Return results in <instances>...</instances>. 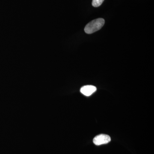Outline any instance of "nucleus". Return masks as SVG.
I'll list each match as a JSON object with an SVG mask.
<instances>
[{
	"mask_svg": "<svg viewBox=\"0 0 154 154\" xmlns=\"http://www.w3.org/2000/svg\"><path fill=\"white\" fill-rule=\"evenodd\" d=\"M105 20L99 18L93 20L87 24L85 28V31L88 34H91L100 30L105 24Z\"/></svg>",
	"mask_w": 154,
	"mask_h": 154,
	"instance_id": "1",
	"label": "nucleus"
},
{
	"mask_svg": "<svg viewBox=\"0 0 154 154\" xmlns=\"http://www.w3.org/2000/svg\"><path fill=\"white\" fill-rule=\"evenodd\" d=\"M111 140L110 137L107 134H101L94 137L93 142L96 145L99 146L110 142Z\"/></svg>",
	"mask_w": 154,
	"mask_h": 154,
	"instance_id": "2",
	"label": "nucleus"
},
{
	"mask_svg": "<svg viewBox=\"0 0 154 154\" xmlns=\"http://www.w3.org/2000/svg\"><path fill=\"white\" fill-rule=\"evenodd\" d=\"M96 90H97V89L95 86L86 85L82 87L80 91L82 94H84L85 96H91L93 93L96 92Z\"/></svg>",
	"mask_w": 154,
	"mask_h": 154,
	"instance_id": "3",
	"label": "nucleus"
},
{
	"mask_svg": "<svg viewBox=\"0 0 154 154\" xmlns=\"http://www.w3.org/2000/svg\"><path fill=\"white\" fill-rule=\"evenodd\" d=\"M104 0H93L92 1V5L93 7H99L101 6Z\"/></svg>",
	"mask_w": 154,
	"mask_h": 154,
	"instance_id": "4",
	"label": "nucleus"
}]
</instances>
